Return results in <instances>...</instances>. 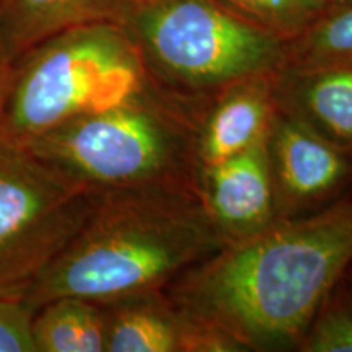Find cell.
Listing matches in <instances>:
<instances>
[{"label":"cell","mask_w":352,"mask_h":352,"mask_svg":"<svg viewBox=\"0 0 352 352\" xmlns=\"http://www.w3.org/2000/svg\"><path fill=\"white\" fill-rule=\"evenodd\" d=\"M351 261L352 195L228 241L165 292L184 314L230 334L245 351L297 349Z\"/></svg>","instance_id":"1"},{"label":"cell","mask_w":352,"mask_h":352,"mask_svg":"<svg viewBox=\"0 0 352 352\" xmlns=\"http://www.w3.org/2000/svg\"><path fill=\"white\" fill-rule=\"evenodd\" d=\"M223 245L197 184L103 191L77 235L20 300L36 310L57 297L108 303L164 290Z\"/></svg>","instance_id":"2"},{"label":"cell","mask_w":352,"mask_h":352,"mask_svg":"<svg viewBox=\"0 0 352 352\" xmlns=\"http://www.w3.org/2000/svg\"><path fill=\"white\" fill-rule=\"evenodd\" d=\"M197 107L152 78L118 103L64 122L25 148L96 192L197 184Z\"/></svg>","instance_id":"3"},{"label":"cell","mask_w":352,"mask_h":352,"mask_svg":"<svg viewBox=\"0 0 352 352\" xmlns=\"http://www.w3.org/2000/svg\"><path fill=\"white\" fill-rule=\"evenodd\" d=\"M152 74L124 25L56 34L12 60L0 108V142L26 147L82 114L118 103Z\"/></svg>","instance_id":"4"},{"label":"cell","mask_w":352,"mask_h":352,"mask_svg":"<svg viewBox=\"0 0 352 352\" xmlns=\"http://www.w3.org/2000/svg\"><path fill=\"white\" fill-rule=\"evenodd\" d=\"M124 26L152 77L171 94L197 103L284 64V41L259 32L215 0L135 2Z\"/></svg>","instance_id":"5"},{"label":"cell","mask_w":352,"mask_h":352,"mask_svg":"<svg viewBox=\"0 0 352 352\" xmlns=\"http://www.w3.org/2000/svg\"><path fill=\"white\" fill-rule=\"evenodd\" d=\"M98 195L28 148L0 142V298L20 300L77 235Z\"/></svg>","instance_id":"6"},{"label":"cell","mask_w":352,"mask_h":352,"mask_svg":"<svg viewBox=\"0 0 352 352\" xmlns=\"http://www.w3.org/2000/svg\"><path fill=\"white\" fill-rule=\"evenodd\" d=\"M267 151L277 219L329 199L352 176L349 152L280 108L272 121Z\"/></svg>","instance_id":"7"},{"label":"cell","mask_w":352,"mask_h":352,"mask_svg":"<svg viewBox=\"0 0 352 352\" xmlns=\"http://www.w3.org/2000/svg\"><path fill=\"white\" fill-rule=\"evenodd\" d=\"M280 70L235 82L199 103L195 122L197 170L227 160L270 138Z\"/></svg>","instance_id":"8"},{"label":"cell","mask_w":352,"mask_h":352,"mask_svg":"<svg viewBox=\"0 0 352 352\" xmlns=\"http://www.w3.org/2000/svg\"><path fill=\"white\" fill-rule=\"evenodd\" d=\"M197 189L226 243L271 226L277 210L267 140L197 170Z\"/></svg>","instance_id":"9"},{"label":"cell","mask_w":352,"mask_h":352,"mask_svg":"<svg viewBox=\"0 0 352 352\" xmlns=\"http://www.w3.org/2000/svg\"><path fill=\"white\" fill-rule=\"evenodd\" d=\"M104 352H208V324L178 308L164 290L101 303Z\"/></svg>","instance_id":"10"},{"label":"cell","mask_w":352,"mask_h":352,"mask_svg":"<svg viewBox=\"0 0 352 352\" xmlns=\"http://www.w3.org/2000/svg\"><path fill=\"white\" fill-rule=\"evenodd\" d=\"M277 100L280 109L352 155V60L280 70Z\"/></svg>","instance_id":"11"},{"label":"cell","mask_w":352,"mask_h":352,"mask_svg":"<svg viewBox=\"0 0 352 352\" xmlns=\"http://www.w3.org/2000/svg\"><path fill=\"white\" fill-rule=\"evenodd\" d=\"M135 0H0V38L12 60L56 34L96 23L126 25Z\"/></svg>","instance_id":"12"},{"label":"cell","mask_w":352,"mask_h":352,"mask_svg":"<svg viewBox=\"0 0 352 352\" xmlns=\"http://www.w3.org/2000/svg\"><path fill=\"white\" fill-rule=\"evenodd\" d=\"M34 352H104L101 303L80 297H57L34 310Z\"/></svg>","instance_id":"13"},{"label":"cell","mask_w":352,"mask_h":352,"mask_svg":"<svg viewBox=\"0 0 352 352\" xmlns=\"http://www.w3.org/2000/svg\"><path fill=\"white\" fill-rule=\"evenodd\" d=\"M352 60V0L333 3L292 41L280 70H302Z\"/></svg>","instance_id":"14"},{"label":"cell","mask_w":352,"mask_h":352,"mask_svg":"<svg viewBox=\"0 0 352 352\" xmlns=\"http://www.w3.org/2000/svg\"><path fill=\"white\" fill-rule=\"evenodd\" d=\"M240 20L289 43L305 32L323 12L320 0H215Z\"/></svg>","instance_id":"15"},{"label":"cell","mask_w":352,"mask_h":352,"mask_svg":"<svg viewBox=\"0 0 352 352\" xmlns=\"http://www.w3.org/2000/svg\"><path fill=\"white\" fill-rule=\"evenodd\" d=\"M303 352H352V285L342 277L321 302L300 344Z\"/></svg>","instance_id":"16"},{"label":"cell","mask_w":352,"mask_h":352,"mask_svg":"<svg viewBox=\"0 0 352 352\" xmlns=\"http://www.w3.org/2000/svg\"><path fill=\"white\" fill-rule=\"evenodd\" d=\"M33 315L34 308L23 300L0 298V352H34Z\"/></svg>","instance_id":"17"},{"label":"cell","mask_w":352,"mask_h":352,"mask_svg":"<svg viewBox=\"0 0 352 352\" xmlns=\"http://www.w3.org/2000/svg\"><path fill=\"white\" fill-rule=\"evenodd\" d=\"M10 67H12V57L8 56L6 44H3L2 38H0V108H2V100H3V94H6Z\"/></svg>","instance_id":"18"},{"label":"cell","mask_w":352,"mask_h":352,"mask_svg":"<svg viewBox=\"0 0 352 352\" xmlns=\"http://www.w3.org/2000/svg\"><path fill=\"white\" fill-rule=\"evenodd\" d=\"M344 277H346L347 280H349V284L352 285V261H351V264H349V267H347V270H346Z\"/></svg>","instance_id":"19"},{"label":"cell","mask_w":352,"mask_h":352,"mask_svg":"<svg viewBox=\"0 0 352 352\" xmlns=\"http://www.w3.org/2000/svg\"><path fill=\"white\" fill-rule=\"evenodd\" d=\"M320 2H321V6H323V8H327L329 6H333V3L341 2V0H320Z\"/></svg>","instance_id":"20"},{"label":"cell","mask_w":352,"mask_h":352,"mask_svg":"<svg viewBox=\"0 0 352 352\" xmlns=\"http://www.w3.org/2000/svg\"><path fill=\"white\" fill-rule=\"evenodd\" d=\"M135 2H145V0H135ZM135 2H134V3H135Z\"/></svg>","instance_id":"21"}]
</instances>
